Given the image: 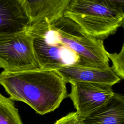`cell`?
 I'll return each mask as SVG.
<instances>
[{"label": "cell", "instance_id": "6da1fadb", "mask_svg": "<svg viewBox=\"0 0 124 124\" xmlns=\"http://www.w3.org/2000/svg\"><path fill=\"white\" fill-rule=\"evenodd\" d=\"M0 84L11 99L27 104L41 115L54 111L68 96L66 83L56 70L3 71Z\"/></svg>", "mask_w": 124, "mask_h": 124}, {"label": "cell", "instance_id": "7a4b0ae2", "mask_svg": "<svg viewBox=\"0 0 124 124\" xmlns=\"http://www.w3.org/2000/svg\"><path fill=\"white\" fill-rule=\"evenodd\" d=\"M28 30L42 34L49 42L60 44L79 58L77 64L108 68L109 58L103 41L85 33L71 19L62 16L48 27H30Z\"/></svg>", "mask_w": 124, "mask_h": 124}, {"label": "cell", "instance_id": "3957f363", "mask_svg": "<svg viewBox=\"0 0 124 124\" xmlns=\"http://www.w3.org/2000/svg\"><path fill=\"white\" fill-rule=\"evenodd\" d=\"M64 16L77 24L88 35L102 41L114 34L124 19L104 0H70Z\"/></svg>", "mask_w": 124, "mask_h": 124}, {"label": "cell", "instance_id": "277c9868", "mask_svg": "<svg viewBox=\"0 0 124 124\" xmlns=\"http://www.w3.org/2000/svg\"><path fill=\"white\" fill-rule=\"evenodd\" d=\"M32 39L27 31L0 35V67L12 73L40 68L34 53Z\"/></svg>", "mask_w": 124, "mask_h": 124}, {"label": "cell", "instance_id": "5b68a950", "mask_svg": "<svg viewBox=\"0 0 124 124\" xmlns=\"http://www.w3.org/2000/svg\"><path fill=\"white\" fill-rule=\"evenodd\" d=\"M68 94L76 112L83 119L104 105L114 95L112 86L92 82H72Z\"/></svg>", "mask_w": 124, "mask_h": 124}, {"label": "cell", "instance_id": "8992f818", "mask_svg": "<svg viewBox=\"0 0 124 124\" xmlns=\"http://www.w3.org/2000/svg\"><path fill=\"white\" fill-rule=\"evenodd\" d=\"M27 31L32 37L33 51L40 68L57 70L65 65L79 62L78 57L68 48L60 44L48 42L37 31Z\"/></svg>", "mask_w": 124, "mask_h": 124}, {"label": "cell", "instance_id": "52a82bcc", "mask_svg": "<svg viewBox=\"0 0 124 124\" xmlns=\"http://www.w3.org/2000/svg\"><path fill=\"white\" fill-rule=\"evenodd\" d=\"M70 0H21L29 27H49L64 16Z\"/></svg>", "mask_w": 124, "mask_h": 124}, {"label": "cell", "instance_id": "ba28073f", "mask_svg": "<svg viewBox=\"0 0 124 124\" xmlns=\"http://www.w3.org/2000/svg\"><path fill=\"white\" fill-rule=\"evenodd\" d=\"M64 81L97 83L113 86L121 79L110 66L101 68L77 64L67 65L57 70Z\"/></svg>", "mask_w": 124, "mask_h": 124}, {"label": "cell", "instance_id": "9c48e42d", "mask_svg": "<svg viewBox=\"0 0 124 124\" xmlns=\"http://www.w3.org/2000/svg\"><path fill=\"white\" fill-rule=\"evenodd\" d=\"M29 26L21 0H0V35L27 31Z\"/></svg>", "mask_w": 124, "mask_h": 124}, {"label": "cell", "instance_id": "30bf717a", "mask_svg": "<svg viewBox=\"0 0 124 124\" xmlns=\"http://www.w3.org/2000/svg\"><path fill=\"white\" fill-rule=\"evenodd\" d=\"M84 124H124V95L114 93L102 107L84 119Z\"/></svg>", "mask_w": 124, "mask_h": 124}, {"label": "cell", "instance_id": "8fae6325", "mask_svg": "<svg viewBox=\"0 0 124 124\" xmlns=\"http://www.w3.org/2000/svg\"><path fill=\"white\" fill-rule=\"evenodd\" d=\"M0 124H23L13 100L0 93Z\"/></svg>", "mask_w": 124, "mask_h": 124}, {"label": "cell", "instance_id": "7c38bea8", "mask_svg": "<svg viewBox=\"0 0 124 124\" xmlns=\"http://www.w3.org/2000/svg\"><path fill=\"white\" fill-rule=\"evenodd\" d=\"M121 26L124 31V19ZM108 56L112 62V69L120 79H124V41L119 52L112 53L108 52Z\"/></svg>", "mask_w": 124, "mask_h": 124}, {"label": "cell", "instance_id": "4fadbf2b", "mask_svg": "<svg viewBox=\"0 0 124 124\" xmlns=\"http://www.w3.org/2000/svg\"><path fill=\"white\" fill-rule=\"evenodd\" d=\"M55 124H84V119L76 111L68 113L57 120Z\"/></svg>", "mask_w": 124, "mask_h": 124}, {"label": "cell", "instance_id": "5bb4252c", "mask_svg": "<svg viewBox=\"0 0 124 124\" xmlns=\"http://www.w3.org/2000/svg\"><path fill=\"white\" fill-rule=\"evenodd\" d=\"M112 9L124 16V0H104Z\"/></svg>", "mask_w": 124, "mask_h": 124}]
</instances>
